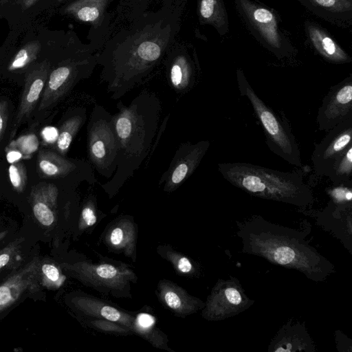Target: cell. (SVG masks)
<instances>
[{
  "label": "cell",
  "instance_id": "obj_1",
  "mask_svg": "<svg viewBox=\"0 0 352 352\" xmlns=\"http://www.w3.org/2000/svg\"><path fill=\"white\" fill-rule=\"evenodd\" d=\"M237 234L243 252L298 270L313 280L323 281L334 271L333 265L298 231L257 217L239 226Z\"/></svg>",
  "mask_w": 352,
  "mask_h": 352
},
{
  "label": "cell",
  "instance_id": "obj_2",
  "mask_svg": "<svg viewBox=\"0 0 352 352\" xmlns=\"http://www.w3.org/2000/svg\"><path fill=\"white\" fill-rule=\"evenodd\" d=\"M118 109L112 116L118 142L116 169L113 179L104 185L111 191L119 189L151 151L162 107L154 93L144 90L129 105L120 102Z\"/></svg>",
  "mask_w": 352,
  "mask_h": 352
},
{
  "label": "cell",
  "instance_id": "obj_3",
  "mask_svg": "<svg viewBox=\"0 0 352 352\" xmlns=\"http://www.w3.org/2000/svg\"><path fill=\"white\" fill-rule=\"evenodd\" d=\"M223 177L232 186L259 198L305 207L314 195L296 172H283L246 162L218 164Z\"/></svg>",
  "mask_w": 352,
  "mask_h": 352
},
{
  "label": "cell",
  "instance_id": "obj_4",
  "mask_svg": "<svg viewBox=\"0 0 352 352\" xmlns=\"http://www.w3.org/2000/svg\"><path fill=\"white\" fill-rule=\"evenodd\" d=\"M68 306L82 319L102 318L129 328L133 334L148 341L153 346L174 352L168 345L167 336L155 325V318L146 313L135 316L92 295L75 292L67 297Z\"/></svg>",
  "mask_w": 352,
  "mask_h": 352
},
{
  "label": "cell",
  "instance_id": "obj_5",
  "mask_svg": "<svg viewBox=\"0 0 352 352\" xmlns=\"http://www.w3.org/2000/svg\"><path fill=\"white\" fill-rule=\"evenodd\" d=\"M236 80L241 96L250 101L262 126L270 151L289 164L302 166L298 144L287 119L280 117L256 94L239 69L236 71Z\"/></svg>",
  "mask_w": 352,
  "mask_h": 352
},
{
  "label": "cell",
  "instance_id": "obj_6",
  "mask_svg": "<svg viewBox=\"0 0 352 352\" xmlns=\"http://www.w3.org/2000/svg\"><path fill=\"white\" fill-rule=\"evenodd\" d=\"M62 271L104 295L131 298V285L138 280L136 274L123 263H93L80 261L59 264Z\"/></svg>",
  "mask_w": 352,
  "mask_h": 352
},
{
  "label": "cell",
  "instance_id": "obj_7",
  "mask_svg": "<svg viewBox=\"0 0 352 352\" xmlns=\"http://www.w3.org/2000/svg\"><path fill=\"white\" fill-rule=\"evenodd\" d=\"M87 148L94 167L100 175L111 177L116 169L118 142L112 116L100 105L96 106L90 115Z\"/></svg>",
  "mask_w": 352,
  "mask_h": 352
},
{
  "label": "cell",
  "instance_id": "obj_8",
  "mask_svg": "<svg viewBox=\"0 0 352 352\" xmlns=\"http://www.w3.org/2000/svg\"><path fill=\"white\" fill-rule=\"evenodd\" d=\"M236 8L254 37L278 58L291 55L293 47L278 26L274 12L252 0H234Z\"/></svg>",
  "mask_w": 352,
  "mask_h": 352
},
{
  "label": "cell",
  "instance_id": "obj_9",
  "mask_svg": "<svg viewBox=\"0 0 352 352\" xmlns=\"http://www.w3.org/2000/svg\"><path fill=\"white\" fill-rule=\"evenodd\" d=\"M252 303L237 280H219L205 302L201 315L208 320H223L242 312Z\"/></svg>",
  "mask_w": 352,
  "mask_h": 352
},
{
  "label": "cell",
  "instance_id": "obj_10",
  "mask_svg": "<svg viewBox=\"0 0 352 352\" xmlns=\"http://www.w3.org/2000/svg\"><path fill=\"white\" fill-rule=\"evenodd\" d=\"M352 145V117L327 131L311 155V162L317 175L328 177L334 163Z\"/></svg>",
  "mask_w": 352,
  "mask_h": 352
},
{
  "label": "cell",
  "instance_id": "obj_11",
  "mask_svg": "<svg viewBox=\"0 0 352 352\" xmlns=\"http://www.w3.org/2000/svg\"><path fill=\"white\" fill-rule=\"evenodd\" d=\"M352 117V75L331 87L318 109L316 122L320 131H328Z\"/></svg>",
  "mask_w": 352,
  "mask_h": 352
},
{
  "label": "cell",
  "instance_id": "obj_12",
  "mask_svg": "<svg viewBox=\"0 0 352 352\" xmlns=\"http://www.w3.org/2000/svg\"><path fill=\"white\" fill-rule=\"evenodd\" d=\"M210 147V142L185 143L176 151L168 170L161 178L163 190L170 192L180 186L196 170Z\"/></svg>",
  "mask_w": 352,
  "mask_h": 352
},
{
  "label": "cell",
  "instance_id": "obj_13",
  "mask_svg": "<svg viewBox=\"0 0 352 352\" xmlns=\"http://www.w3.org/2000/svg\"><path fill=\"white\" fill-rule=\"evenodd\" d=\"M40 259L34 258L0 283V314L30 292L38 289Z\"/></svg>",
  "mask_w": 352,
  "mask_h": 352
},
{
  "label": "cell",
  "instance_id": "obj_14",
  "mask_svg": "<svg viewBox=\"0 0 352 352\" xmlns=\"http://www.w3.org/2000/svg\"><path fill=\"white\" fill-rule=\"evenodd\" d=\"M49 69V63L43 61L27 73L23 92L10 133V139L14 136L21 124L35 108L45 88Z\"/></svg>",
  "mask_w": 352,
  "mask_h": 352
},
{
  "label": "cell",
  "instance_id": "obj_15",
  "mask_svg": "<svg viewBox=\"0 0 352 352\" xmlns=\"http://www.w3.org/2000/svg\"><path fill=\"white\" fill-rule=\"evenodd\" d=\"M138 226L129 216L120 217L106 228L102 240L107 248L116 254L136 261Z\"/></svg>",
  "mask_w": 352,
  "mask_h": 352
},
{
  "label": "cell",
  "instance_id": "obj_16",
  "mask_svg": "<svg viewBox=\"0 0 352 352\" xmlns=\"http://www.w3.org/2000/svg\"><path fill=\"white\" fill-rule=\"evenodd\" d=\"M155 294L164 307L182 318L197 312L205 305L201 300L190 295L175 283L165 278L158 282Z\"/></svg>",
  "mask_w": 352,
  "mask_h": 352
},
{
  "label": "cell",
  "instance_id": "obj_17",
  "mask_svg": "<svg viewBox=\"0 0 352 352\" xmlns=\"http://www.w3.org/2000/svg\"><path fill=\"white\" fill-rule=\"evenodd\" d=\"M78 69L73 63H67L54 69L47 78L38 109L50 107L64 96L78 80Z\"/></svg>",
  "mask_w": 352,
  "mask_h": 352
},
{
  "label": "cell",
  "instance_id": "obj_18",
  "mask_svg": "<svg viewBox=\"0 0 352 352\" xmlns=\"http://www.w3.org/2000/svg\"><path fill=\"white\" fill-rule=\"evenodd\" d=\"M58 190L52 183H39L31 190L30 200L36 221L43 226H53L57 220Z\"/></svg>",
  "mask_w": 352,
  "mask_h": 352
},
{
  "label": "cell",
  "instance_id": "obj_19",
  "mask_svg": "<svg viewBox=\"0 0 352 352\" xmlns=\"http://www.w3.org/2000/svg\"><path fill=\"white\" fill-rule=\"evenodd\" d=\"M314 344L303 326L285 325L269 346L270 351H313Z\"/></svg>",
  "mask_w": 352,
  "mask_h": 352
},
{
  "label": "cell",
  "instance_id": "obj_20",
  "mask_svg": "<svg viewBox=\"0 0 352 352\" xmlns=\"http://www.w3.org/2000/svg\"><path fill=\"white\" fill-rule=\"evenodd\" d=\"M305 30L314 47L326 60L333 63L351 62L350 56L323 29L307 22Z\"/></svg>",
  "mask_w": 352,
  "mask_h": 352
},
{
  "label": "cell",
  "instance_id": "obj_21",
  "mask_svg": "<svg viewBox=\"0 0 352 352\" xmlns=\"http://www.w3.org/2000/svg\"><path fill=\"white\" fill-rule=\"evenodd\" d=\"M37 168L41 174L47 177H65L77 169V165L50 150H41L36 159Z\"/></svg>",
  "mask_w": 352,
  "mask_h": 352
},
{
  "label": "cell",
  "instance_id": "obj_22",
  "mask_svg": "<svg viewBox=\"0 0 352 352\" xmlns=\"http://www.w3.org/2000/svg\"><path fill=\"white\" fill-rule=\"evenodd\" d=\"M200 21L212 25L221 34L229 30L227 10L223 0H198Z\"/></svg>",
  "mask_w": 352,
  "mask_h": 352
},
{
  "label": "cell",
  "instance_id": "obj_23",
  "mask_svg": "<svg viewBox=\"0 0 352 352\" xmlns=\"http://www.w3.org/2000/svg\"><path fill=\"white\" fill-rule=\"evenodd\" d=\"M107 0H77L65 8V12L82 22L95 23L102 15Z\"/></svg>",
  "mask_w": 352,
  "mask_h": 352
},
{
  "label": "cell",
  "instance_id": "obj_24",
  "mask_svg": "<svg viewBox=\"0 0 352 352\" xmlns=\"http://www.w3.org/2000/svg\"><path fill=\"white\" fill-rule=\"evenodd\" d=\"M157 254L171 264L176 273L182 276L194 277L198 270L195 263L184 254L177 252L169 245H160Z\"/></svg>",
  "mask_w": 352,
  "mask_h": 352
},
{
  "label": "cell",
  "instance_id": "obj_25",
  "mask_svg": "<svg viewBox=\"0 0 352 352\" xmlns=\"http://www.w3.org/2000/svg\"><path fill=\"white\" fill-rule=\"evenodd\" d=\"M85 120V113H79L69 118L62 124L56 142V149L61 155L67 153L74 137Z\"/></svg>",
  "mask_w": 352,
  "mask_h": 352
},
{
  "label": "cell",
  "instance_id": "obj_26",
  "mask_svg": "<svg viewBox=\"0 0 352 352\" xmlns=\"http://www.w3.org/2000/svg\"><path fill=\"white\" fill-rule=\"evenodd\" d=\"M171 85L175 91L186 92L193 85V76L190 64L182 57L175 60L171 65L169 74Z\"/></svg>",
  "mask_w": 352,
  "mask_h": 352
},
{
  "label": "cell",
  "instance_id": "obj_27",
  "mask_svg": "<svg viewBox=\"0 0 352 352\" xmlns=\"http://www.w3.org/2000/svg\"><path fill=\"white\" fill-rule=\"evenodd\" d=\"M65 278L59 264L50 260H40L38 282L41 286L55 290L63 285Z\"/></svg>",
  "mask_w": 352,
  "mask_h": 352
},
{
  "label": "cell",
  "instance_id": "obj_28",
  "mask_svg": "<svg viewBox=\"0 0 352 352\" xmlns=\"http://www.w3.org/2000/svg\"><path fill=\"white\" fill-rule=\"evenodd\" d=\"M41 45L38 41H32L25 44L13 56L8 65L10 72L23 69L38 57Z\"/></svg>",
  "mask_w": 352,
  "mask_h": 352
},
{
  "label": "cell",
  "instance_id": "obj_29",
  "mask_svg": "<svg viewBox=\"0 0 352 352\" xmlns=\"http://www.w3.org/2000/svg\"><path fill=\"white\" fill-rule=\"evenodd\" d=\"M352 145L333 165L328 177L335 184H352Z\"/></svg>",
  "mask_w": 352,
  "mask_h": 352
},
{
  "label": "cell",
  "instance_id": "obj_30",
  "mask_svg": "<svg viewBox=\"0 0 352 352\" xmlns=\"http://www.w3.org/2000/svg\"><path fill=\"white\" fill-rule=\"evenodd\" d=\"M83 320L86 326L97 331L122 336L133 334L129 328L109 320L102 318H84Z\"/></svg>",
  "mask_w": 352,
  "mask_h": 352
},
{
  "label": "cell",
  "instance_id": "obj_31",
  "mask_svg": "<svg viewBox=\"0 0 352 352\" xmlns=\"http://www.w3.org/2000/svg\"><path fill=\"white\" fill-rule=\"evenodd\" d=\"M23 238L16 239L0 250V272L14 265L20 259L21 244Z\"/></svg>",
  "mask_w": 352,
  "mask_h": 352
},
{
  "label": "cell",
  "instance_id": "obj_32",
  "mask_svg": "<svg viewBox=\"0 0 352 352\" xmlns=\"http://www.w3.org/2000/svg\"><path fill=\"white\" fill-rule=\"evenodd\" d=\"M330 188L327 192L333 203L338 207L346 208L351 206L352 184L340 183Z\"/></svg>",
  "mask_w": 352,
  "mask_h": 352
},
{
  "label": "cell",
  "instance_id": "obj_33",
  "mask_svg": "<svg viewBox=\"0 0 352 352\" xmlns=\"http://www.w3.org/2000/svg\"><path fill=\"white\" fill-rule=\"evenodd\" d=\"M39 142L34 133L19 137L16 140L10 141L8 146L14 148L20 151L25 160L29 159L38 148Z\"/></svg>",
  "mask_w": 352,
  "mask_h": 352
},
{
  "label": "cell",
  "instance_id": "obj_34",
  "mask_svg": "<svg viewBox=\"0 0 352 352\" xmlns=\"http://www.w3.org/2000/svg\"><path fill=\"white\" fill-rule=\"evenodd\" d=\"M98 220L97 207L95 198L90 197L84 203L79 219L78 228L80 231L95 225Z\"/></svg>",
  "mask_w": 352,
  "mask_h": 352
},
{
  "label": "cell",
  "instance_id": "obj_35",
  "mask_svg": "<svg viewBox=\"0 0 352 352\" xmlns=\"http://www.w3.org/2000/svg\"><path fill=\"white\" fill-rule=\"evenodd\" d=\"M8 175L13 188L18 192H22L26 185L27 173L21 162L10 164Z\"/></svg>",
  "mask_w": 352,
  "mask_h": 352
},
{
  "label": "cell",
  "instance_id": "obj_36",
  "mask_svg": "<svg viewBox=\"0 0 352 352\" xmlns=\"http://www.w3.org/2000/svg\"><path fill=\"white\" fill-rule=\"evenodd\" d=\"M137 55L141 60L151 63L160 58L161 48L154 42L144 41L139 45L137 50Z\"/></svg>",
  "mask_w": 352,
  "mask_h": 352
},
{
  "label": "cell",
  "instance_id": "obj_37",
  "mask_svg": "<svg viewBox=\"0 0 352 352\" xmlns=\"http://www.w3.org/2000/svg\"><path fill=\"white\" fill-rule=\"evenodd\" d=\"M8 119V103L6 100L0 101V142L6 129Z\"/></svg>",
  "mask_w": 352,
  "mask_h": 352
},
{
  "label": "cell",
  "instance_id": "obj_38",
  "mask_svg": "<svg viewBox=\"0 0 352 352\" xmlns=\"http://www.w3.org/2000/svg\"><path fill=\"white\" fill-rule=\"evenodd\" d=\"M41 137L43 140L47 144L56 143L58 130L54 126H46L41 131Z\"/></svg>",
  "mask_w": 352,
  "mask_h": 352
},
{
  "label": "cell",
  "instance_id": "obj_39",
  "mask_svg": "<svg viewBox=\"0 0 352 352\" xmlns=\"http://www.w3.org/2000/svg\"><path fill=\"white\" fill-rule=\"evenodd\" d=\"M6 159L10 164L21 162V160H25L22 153L17 149L8 146L6 149Z\"/></svg>",
  "mask_w": 352,
  "mask_h": 352
},
{
  "label": "cell",
  "instance_id": "obj_40",
  "mask_svg": "<svg viewBox=\"0 0 352 352\" xmlns=\"http://www.w3.org/2000/svg\"><path fill=\"white\" fill-rule=\"evenodd\" d=\"M38 0H21V6L26 10L34 6Z\"/></svg>",
  "mask_w": 352,
  "mask_h": 352
},
{
  "label": "cell",
  "instance_id": "obj_41",
  "mask_svg": "<svg viewBox=\"0 0 352 352\" xmlns=\"http://www.w3.org/2000/svg\"><path fill=\"white\" fill-rule=\"evenodd\" d=\"M7 234H8V231H6V230L0 232V241H1L3 238H5L6 236L7 235Z\"/></svg>",
  "mask_w": 352,
  "mask_h": 352
},
{
  "label": "cell",
  "instance_id": "obj_42",
  "mask_svg": "<svg viewBox=\"0 0 352 352\" xmlns=\"http://www.w3.org/2000/svg\"><path fill=\"white\" fill-rule=\"evenodd\" d=\"M302 3L309 7L310 0H300Z\"/></svg>",
  "mask_w": 352,
  "mask_h": 352
},
{
  "label": "cell",
  "instance_id": "obj_43",
  "mask_svg": "<svg viewBox=\"0 0 352 352\" xmlns=\"http://www.w3.org/2000/svg\"><path fill=\"white\" fill-rule=\"evenodd\" d=\"M9 0H0V2L1 4H4L6 3H7Z\"/></svg>",
  "mask_w": 352,
  "mask_h": 352
},
{
  "label": "cell",
  "instance_id": "obj_44",
  "mask_svg": "<svg viewBox=\"0 0 352 352\" xmlns=\"http://www.w3.org/2000/svg\"><path fill=\"white\" fill-rule=\"evenodd\" d=\"M59 1H62V0H59Z\"/></svg>",
  "mask_w": 352,
  "mask_h": 352
}]
</instances>
